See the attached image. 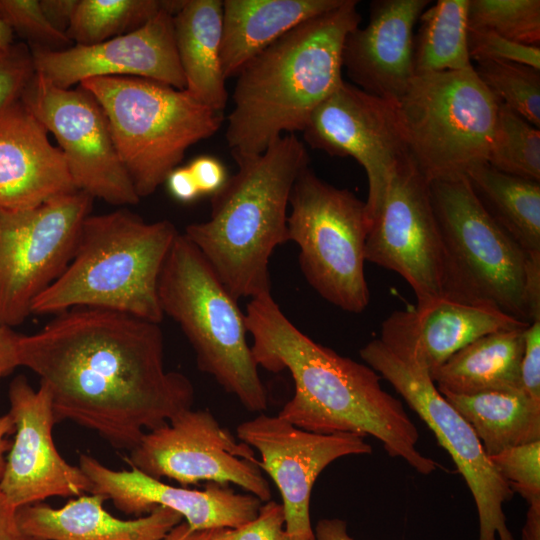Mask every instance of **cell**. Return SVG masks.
I'll return each instance as SVG.
<instances>
[{"label":"cell","mask_w":540,"mask_h":540,"mask_svg":"<svg viewBox=\"0 0 540 540\" xmlns=\"http://www.w3.org/2000/svg\"><path fill=\"white\" fill-rule=\"evenodd\" d=\"M99 494H82L60 508L42 502L17 508L21 529L35 540H162L183 521L165 507L136 519L114 517Z\"/></svg>","instance_id":"cb8c5ba5"},{"label":"cell","mask_w":540,"mask_h":540,"mask_svg":"<svg viewBox=\"0 0 540 540\" xmlns=\"http://www.w3.org/2000/svg\"><path fill=\"white\" fill-rule=\"evenodd\" d=\"M178 234L172 222L147 223L128 209L88 215L69 264L35 299L31 313L91 307L159 324L158 280Z\"/></svg>","instance_id":"5b68a950"},{"label":"cell","mask_w":540,"mask_h":540,"mask_svg":"<svg viewBox=\"0 0 540 540\" xmlns=\"http://www.w3.org/2000/svg\"><path fill=\"white\" fill-rule=\"evenodd\" d=\"M469 0H438L419 17L414 36L415 74L473 67L467 46Z\"/></svg>","instance_id":"f546056e"},{"label":"cell","mask_w":540,"mask_h":540,"mask_svg":"<svg viewBox=\"0 0 540 540\" xmlns=\"http://www.w3.org/2000/svg\"><path fill=\"white\" fill-rule=\"evenodd\" d=\"M163 315L178 323L197 367L250 412L267 409L268 396L247 342L245 314L208 261L178 234L158 280Z\"/></svg>","instance_id":"8992f818"},{"label":"cell","mask_w":540,"mask_h":540,"mask_svg":"<svg viewBox=\"0 0 540 540\" xmlns=\"http://www.w3.org/2000/svg\"><path fill=\"white\" fill-rule=\"evenodd\" d=\"M473 67L482 83L504 105L540 127V70L502 61H479Z\"/></svg>","instance_id":"d6a6232c"},{"label":"cell","mask_w":540,"mask_h":540,"mask_svg":"<svg viewBox=\"0 0 540 540\" xmlns=\"http://www.w3.org/2000/svg\"><path fill=\"white\" fill-rule=\"evenodd\" d=\"M475 432L487 456L540 440V401L519 391L438 390Z\"/></svg>","instance_id":"83f0119b"},{"label":"cell","mask_w":540,"mask_h":540,"mask_svg":"<svg viewBox=\"0 0 540 540\" xmlns=\"http://www.w3.org/2000/svg\"><path fill=\"white\" fill-rule=\"evenodd\" d=\"M35 73L60 88L95 77H140L185 90L173 16L165 9L140 28L94 45L31 46Z\"/></svg>","instance_id":"d6986e66"},{"label":"cell","mask_w":540,"mask_h":540,"mask_svg":"<svg viewBox=\"0 0 540 540\" xmlns=\"http://www.w3.org/2000/svg\"><path fill=\"white\" fill-rule=\"evenodd\" d=\"M9 413L15 437L6 457L0 489L19 508L50 497L90 493L91 483L79 466L69 464L53 439L56 424L47 387L35 390L23 375L9 385Z\"/></svg>","instance_id":"ac0fdd59"},{"label":"cell","mask_w":540,"mask_h":540,"mask_svg":"<svg viewBox=\"0 0 540 540\" xmlns=\"http://www.w3.org/2000/svg\"><path fill=\"white\" fill-rule=\"evenodd\" d=\"M343 0H224L221 67L225 79L301 23Z\"/></svg>","instance_id":"d4e9b609"},{"label":"cell","mask_w":540,"mask_h":540,"mask_svg":"<svg viewBox=\"0 0 540 540\" xmlns=\"http://www.w3.org/2000/svg\"><path fill=\"white\" fill-rule=\"evenodd\" d=\"M302 132L311 148L352 157L364 168L370 228L394 173L411 158L396 103L343 81L313 111Z\"/></svg>","instance_id":"9a60e30c"},{"label":"cell","mask_w":540,"mask_h":540,"mask_svg":"<svg viewBox=\"0 0 540 540\" xmlns=\"http://www.w3.org/2000/svg\"><path fill=\"white\" fill-rule=\"evenodd\" d=\"M468 29L492 31L513 42L540 46L539 0H469Z\"/></svg>","instance_id":"836d02e7"},{"label":"cell","mask_w":540,"mask_h":540,"mask_svg":"<svg viewBox=\"0 0 540 540\" xmlns=\"http://www.w3.org/2000/svg\"><path fill=\"white\" fill-rule=\"evenodd\" d=\"M165 182L171 196L179 202L190 203L201 195L188 167H176Z\"/></svg>","instance_id":"7bdbcfd3"},{"label":"cell","mask_w":540,"mask_h":540,"mask_svg":"<svg viewBox=\"0 0 540 540\" xmlns=\"http://www.w3.org/2000/svg\"><path fill=\"white\" fill-rule=\"evenodd\" d=\"M443 251V296L496 308L529 322L524 287L528 253L486 212L466 174L428 182Z\"/></svg>","instance_id":"ba28073f"},{"label":"cell","mask_w":540,"mask_h":540,"mask_svg":"<svg viewBox=\"0 0 540 540\" xmlns=\"http://www.w3.org/2000/svg\"><path fill=\"white\" fill-rule=\"evenodd\" d=\"M21 99L56 138L77 190L112 205L139 202L108 118L90 92L60 88L35 73Z\"/></svg>","instance_id":"5bb4252c"},{"label":"cell","mask_w":540,"mask_h":540,"mask_svg":"<svg viewBox=\"0 0 540 540\" xmlns=\"http://www.w3.org/2000/svg\"><path fill=\"white\" fill-rule=\"evenodd\" d=\"M359 354L404 398L451 456L477 508L478 540H515L503 510L514 492L491 463L470 425L438 391L430 373L403 362L379 339L367 343Z\"/></svg>","instance_id":"7c38bea8"},{"label":"cell","mask_w":540,"mask_h":540,"mask_svg":"<svg viewBox=\"0 0 540 540\" xmlns=\"http://www.w3.org/2000/svg\"><path fill=\"white\" fill-rule=\"evenodd\" d=\"M0 20L31 46L60 50L72 43L49 23L39 0H0Z\"/></svg>","instance_id":"e575fe53"},{"label":"cell","mask_w":540,"mask_h":540,"mask_svg":"<svg viewBox=\"0 0 540 540\" xmlns=\"http://www.w3.org/2000/svg\"><path fill=\"white\" fill-rule=\"evenodd\" d=\"M489 459L528 505L540 502V440L505 449Z\"/></svg>","instance_id":"d590c367"},{"label":"cell","mask_w":540,"mask_h":540,"mask_svg":"<svg viewBox=\"0 0 540 540\" xmlns=\"http://www.w3.org/2000/svg\"><path fill=\"white\" fill-rule=\"evenodd\" d=\"M288 241L299 249V264L313 289L326 301L351 313L370 300L364 274L369 230L365 202L337 188L306 167L289 200Z\"/></svg>","instance_id":"30bf717a"},{"label":"cell","mask_w":540,"mask_h":540,"mask_svg":"<svg viewBox=\"0 0 540 540\" xmlns=\"http://www.w3.org/2000/svg\"><path fill=\"white\" fill-rule=\"evenodd\" d=\"M429 0H376L368 24L346 37L342 66L352 84L396 103L415 75L414 27Z\"/></svg>","instance_id":"7402d4cb"},{"label":"cell","mask_w":540,"mask_h":540,"mask_svg":"<svg viewBox=\"0 0 540 540\" xmlns=\"http://www.w3.org/2000/svg\"><path fill=\"white\" fill-rule=\"evenodd\" d=\"M528 506L522 540H540V502Z\"/></svg>","instance_id":"681fc988"},{"label":"cell","mask_w":540,"mask_h":540,"mask_svg":"<svg viewBox=\"0 0 540 540\" xmlns=\"http://www.w3.org/2000/svg\"><path fill=\"white\" fill-rule=\"evenodd\" d=\"M78 0H40L42 11L49 23L66 34Z\"/></svg>","instance_id":"f6af8a7d"},{"label":"cell","mask_w":540,"mask_h":540,"mask_svg":"<svg viewBox=\"0 0 540 540\" xmlns=\"http://www.w3.org/2000/svg\"><path fill=\"white\" fill-rule=\"evenodd\" d=\"M163 9L166 0H78L66 36L75 45L98 44L140 28Z\"/></svg>","instance_id":"4dcf8cb0"},{"label":"cell","mask_w":540,"mask_h":540,"mask_svg":"<svg viewBox=\"0 0 540 540\" xmlns=\"http://www.w3.org/2000/svg\"><path fill=\"white\" fill-rule=\"evenodd\" d=\"M125 460L155 479L168 478L182 487L232 484L262 503L271 500L253 449L222 427L209 410L186 409L145 432Z\"/></svg>","instance_id":"4fadbf2b"},{"label":"cell","mask_w":540,"mask_h":540,"mask_svg":"<svg viewBox=\"0 0 540 540\" xmlns=\"http://www.w3.org/2000/svg\"><path fill=\"white\" fill-rule=\"evenodd\" d=\"M527 328L490 333L457 351L430 372L437 389L466 395L522 390L520 369Z\"/></svg>","instance_id":"4316f807"},{"label":"cell","mask_w":540,"mask_h":540,"mask_svg":"<svg viewBox=\"0 0 540 540\" xmlns=\"http://www.w3.org/2000/svg\"><path fill=\"white\" fill-rule=\"evenodd\" d=\"M315 540H355L347 531V523L339 518H324L314 528Z\"/></svg>","instance_id":"7dc6e473"},{"label":"cell","mask_w":540,"mask_h":540,"mask_svg":"<svg viewBox=\"0 0 540 540\" xmlns=\"http://www.w3.org/2000/svg\"><path fill=\"white\" fill-rule=\"evenodd\" d=\"M524 300L529 322L540 321V252L528 253Z\"/></svg>","instance_id":"b9f144b4"},{"label":"cell","mask_w":540,"mask_h":540,"mask_svg":"<svg viewBox=\"0 0 540 540\" xmlns=\"http://www.w3.org/2000/svg\"><path fill=\"white\" fill-rule=\"evenodd\" d=\"M187 167L201 195H214L224 186L228 179L224 165L213 156H198Z\"/></svg>","instance_id":"60d3db41"},{"label":"cell","mask_w":540,"mask_h":540,"mask_svg":"<svg viewBox=\"0 0 540 540\" xmlns=\"http://www.w3.org/2000/svg\"><path fill=\"white\" fill-rule=\"evenodd\" d=\"M14 43L13 31L0 20V48H7Z\"/></svg>","instance_id":"816d5d0a"},{"label":"cell","mask_w":540,"mask_h":540,"mask_svg":"<svg viewBox=\"0 0 540 540\" xmlns=\"http://www.w3.org/2000/svg\"><path fill=\"white\" fill-rule=\"evenodd\" d=\"M35 75L31 49L25 43L0 48V106L21 98Z\"/></svg>","instance_id":"f35d334b"},{"label":"cell","mask_w":540,"mask_h":540,"mask_svg":"<svg viewBox=\"0 0 540 540\" xmlns=\"http://www.w3.org/2000/svg\"><path fill=\"white\" fill-rule=\"evenodd\" d=\"M467 46L470 59L476 62H513L540 70V46L519 44L480 29H468Z\"/></svg>","instance_id":"8d00e7d4"},{"label":"cell","mask_w":540,"mask_h":540,"mask_svg":"<svg viewBox=\"0 0 540 540\" xmlns=\"http://www.w3.org/2000/svg\"><path fill=\"white\" fill-rule=\"evenodd\" d=\"M79 467L90 480V493L111 500L125 514L140 517L165 507L194 530L239 527L253 520L262 505L257 497L229 486L208 482L203 490L176 487L134 467L113 470L88 454L79 456Z\"/></svg>","instance_id":"ffe728a7"},{"label":"cell","mask_w":540,"mask_h":540,"mask_svg":"<svg viewBox=\"0 0 540 540\" xmlns=\"http://www.w3.org/2000/svg\"><path fill=\"white\" fill-rule=\"evenodd\" d=\"M15 433V423L8 412L5 415L0 416V480L3 476L6 457L5 454L9 452L12 442L9 440V436Z\"/></svg>","instance_id":"c3c4849f"},{"label":"cell","mask_w":540,"mask_h":540,"mask_svg":"<svg viewBox=\"0 0 540 540\" xmlns=\"http://www.w3.org/2000/svg\"><path fill=\"white\" fill-rule=\"evenodd\" d=\"M357 6L356 0H343L242 67L225 133L234 160L263 153L282 135L302 132L313 111L341 85L344 42L361 22Z\"/></svg>","instance_id":"3957f363"},{"label":"cell","mask_w":540,"mask_h":540,"mask_svg":"<svg viewBox=\"0 0 540 540\" xmlns=\"http://www.w3.org/2000/svg\"><path fill=\"white\" fill-rule=\"evenodd\" d=\"M223 1L186 0L173 17L185 90L208 108L223 112L228 100L221 67Z\"/></svg>","instance_id":"484cf974"},{"label":"cell","mask_w":540,"mask_h":540,"mask_svg":"<svg viewBox=\"0 0 540 540\" xmlns=\"http://www.w3.org/2000/svg\"><path fill=\"white\" fill-rule=\"evenodd\" d=\"M236 433L240 441L258 451L260 469L278 488L286 532L306 540H315L310 500L321 472L339 458L372 453V446L362 435L314 433L278 415L262 413L240 423Z\"/></svg>","instance_id":"e0dca14e"},{"label":"cell","mask_w":540,"mask_h":540,"mask_svg":"<svg viewBox=\"0 0 540 540\" xmlns=\"http://www.w3.org/2000/svg\"><path fill=\"white\" fill-rule=\"evenodd\" d=\"M235 162L237 172L212 195L210 218L183 234L238 300L271 292L269 260L288 241L290 195L309 155L295 134H285Z\"/></svg>","instance_id":"277c9868"},{"label":"cell","mask_w":540,"mask_h":540,"mask_svg":"<svg viewBox=\"0 0 540 540\" xmlns=\"http://www.w3.org/2000/svg\"><path fill=\"white\" fill-rule=\"evenodd\" d=\"M19 352L20 366L47 387L55 422L93 430L116 449L130 451L194 402L191 381L165 369L159 324L126 313L61 312L21 335Z\"/></svg>","instance_id":"6da1fadb"},{"label":"cell","mask_w":540,"mask_h":540,"mask_svg":"<svg viewBox=\"0 0 540 540\" xmlns=\"http://www.w3.org/2000/svg\"><path fill=\"white\" fill-rule=\"evenodd\" d=\"M209 534L210 530H194L181 521L162 540H209Z\"/></svg>","instance_id":"f907efd6"},{"label":"cell","mask_w":540,"mask_h":540,"mask_svg":"<svg viewBox=\"0 0 540 540\" xmlns=\"http://www.w3.org/2000/svg\"><path fill=\"white\" fill-rule=\"evenodd\" d=\"M487 163L520 178L540 182V130L500 102Z\"/></svg>","instance_id":"1f68e13d"},{"label":"cell","mask_w":540,"mask_h":540,"mask_svg":"<svg viewBox=\"0 0 540 540\" xmlns=\"http://www.w3.org/2000/svg\"><path fill=\"white\" fill-rule=\"evenodd\" d=\"M20 334L0 324V379L20 366Z\"/></svg>","instance_id":"ee69618b"},{"label":"cell","mask_w":540,"mask_h":540,"mask_svg":"<svg viewBox=\"0 0 540 540\" xmlns=\"http://www.w3.org/2000/svg\"><path fill=\"white\" fill-rule=\"evenodd\" d=\"M0 540H35L27 535L17 520V508L0 489Z\"/></svg>","instance_id":"bcb514c9"},{"label":"cell","mask_w":540,"mask_h":540,"mask_svg":"<svg viewBox=\"0 0 540 540\" xmlns=\"http://www.w3.org/2000/svg\"><path fill=\"white\" fill-rule=\"evenodd\" d=\"M491 218L527 253L540 252V182L503 173L487 162L466 172Z\"/></svg>","instance_id":"f1b7e54d"},{"label":"cell","mask_w":540,"mask_h":540,"mask_svg":"<svg viewBox=\"0 0 540 540\" xmlns=\"http://www.w3.org/2000/svg\"><path fill=\"white\" fill-rule=\"evenodd\" d=\"M365 260L401 275L417 303L443 296L441 238L427 180L412 158L394 173L370 225Z\"/></svg>","instance_id":"2e32d148"},{"label":"cell","mask_w":540,"mask_h":540,"mask_svg":"<svg viewBox=\"0 0 540 540\" xmlns=\"http://www.w3.org/2000/svg\"><path fill=\"white\" fill-rule=\"evenodd\" d=\"M245 322L258 367L287 370L293 379L294 394L279 417L314 433L375 437L389 456L402 458L424 475L440 467L417 450L416 425L401 401L381 387L377 372L305 335L271 292L251 298Z\"/></svg>","instance_id":"7a4b0ae2"},{"label":"cell","mask_w":540,"mask_h":540,"mask_svg":"<svg viewBox=\"0 0 540 540\" xmlns=\"http://www.w3.org/2000/svg\"><path fill=\"white\" fill-rule=\"evenodd\" d=\"M473 67L415 74L396 102L410 156L427 182L487 162L500 101Z\"/></svg>","instance_id":"9c48e42d"},{"label":"cell","mask_w":540,"mask_h":540,"mask_svg":"<svg viewBox=\"0 0 540 540\" xmlns=\"http://www.w3.org/2000/svg\"><path fill=\"white\" fill-rule=\"evenodd\" d=\"M93 198L76 190L26 210L0 209V324L20 325L69 264Z\"/></svg>","instance_id":"8fae6325"},{"label":"cell","mask_w":540,"mask_h":540,"mask_svg":"<svg viewBox=\"0 0 540 540\" xmlns=\"http://www.w3.org/2000/svg\"><path fill=\"white\" fill-rule=\"evenodd\" d=\"M76 190L61 150L23 100L1 105L0 209H31Z\"/></svg>","instance_id":"603a6c76"},{"label":"cell","mask_w":540,"mask_h":540,"mask_svg":"<svg viewBox=\"0 0 540 540\" xmlns=\"http://www.w3.org/2000/svg\"><path fill=\"white\" fill-rule=\"evenodd\" d=\"M530 324L490 306L442 296L394 311L382 323L379 340L403 362L430 373L484 335Z\"/></svg>","instance_id":"44dd1931"},{"label":"cell","mask_w":540,"mask_h":540,"mask_svg":"<svg viewBox=\"0 0 540 540\" xmlns=\"http://www.w3.org/2000/svg\"><path fill=\"white\" fill-rule=\"evenodd\" d=\"M284 524L282 504L269 500L253 520L236 528L211 529L209 540H306L287 533Z\"/></svg>","instance_id":"74e56055"},{"label":"cell","mask_w":540,"mask_h":540,"mask_svg":"<svg viewBox=\"0 0 540 540\" xmlns=\"http://www.w3.org/2000/svg\"><path fill=\"white\" fill-rule=\"evenodd\" d=\"M79 86L103 108L119 158L141 199L153 194L186 150L213 136L223 112L186 90L140 77H95Z\"/></svg>","instance_id":"52a82bcc"},{"label":"cell","mask_w":540,"mask_h":540,"mask_svg":"<svg viewBox=\"0 0 540 540\" xmlns=\"http://www.w3.org/2000/svg\"><path fill=\"white\" fill-rule=\"evenodd\" d=\"M520 375L522 391L540 401V321L526 329Z\"/></svg>","instance_id":"ab89813d"}]
</instances>
